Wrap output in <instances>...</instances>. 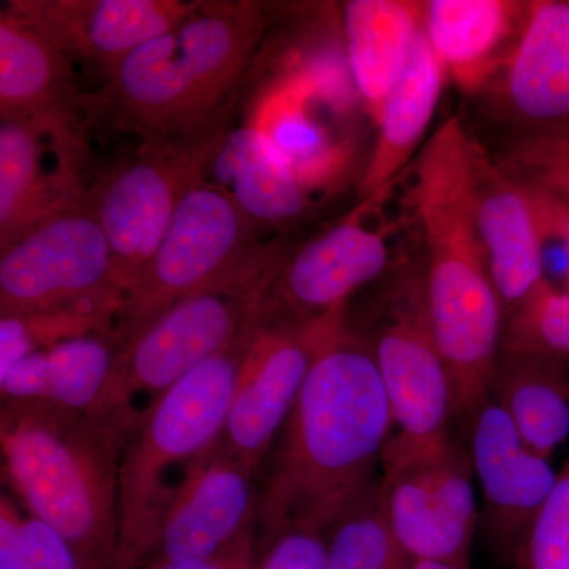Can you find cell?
<instances>
[{
	"instance_id": "2e32d148",
	"label": "cell",
	"mask_w": 569,
	"mask_h": 569,
	"mask_svg": "<svg viewBox=\"0 0 569 569\" xmlns=\"http://www.w3.org/2000/svg\"><path fill=\"white\" fill-rule=\"evenodd\" d=\"M194 6L179 0H9L2 9L71 61L92 63L108 74L146 41L176 28Z\"/></svg>"
},
{
	"instance_id": "5bb4252c",
	"label": "cell",
	"mask_w": 569,
	"mask_h": 569,
	"mask_svg": "<svg viewBox=\"0 0 569 569\" xmlns=\"http://www.w3.org/2000/svg\"><path fill=\"white\" fill-rule=\"evenodd\" d=\"M254 475L217 438L183 468L148 563L216 560L253 537L261 497Z\"/></svg>"
},
{
	"instance_id": "d6a6232c",
	"label": "cell",
	"mask_w": 569,
	"mask_h": 569,
	"mask_svg": "<svg viewBox=\"0 0 569 569\" xmlns=\"http://www.w3.org/2000/svg\"><path fill=\"white\" fill-rule=\"evenodd\" d=\"M257 569H326L323 539L282 531Z\"/></svg>"
},
{
	"instance_id": "44dd1931",
	"label": "cell",
	"mask_w": 569,
	"mask_h": 569,
	"mask_svg": "<svg viewBox=\"0 0 569 569\" xmlns=\"http://www.w3.org/2000/svg\"><path fill=\"white\" fill-rule=\"evenodd\" d=\"M234 198L258 231L287 233L316 209L310 190L274 142L252 126L231 129L208 171Z\"/></svg>"
},
{
	"instance_id": "e575fe53",
	"label": "cell",
	"mask_w": 569,
	"mask_h": 569,
	"mask_svg": "<svg viewBox=\"0 0 569 569\" xmlns=\"http://www.w3.org/2000/svg\"><path fill=\"white\" fill-rule=\"evenodd\" d=\"M146 569H257L253 537L246 539L238 548L216 560L201 561V563H162V561H152V563L146 565Z\"/></svg>"
},
{
	"instance_id": "83f0119b",
	"label": "cell",
	"mask_w": 569,
	"mask_h": 569,
	"mask_svg": "<svg viewBox=\"0 0 569 569\" xmlns=\"http://www.w3.org/2000/svg\"><path fill=\"white\" fill-rule=\"evenodd\" d=\"M326 569H408L383 507L378 481L340 515L323 537Z\"/></svg>"
},
{
	"instance_id": "7a4b0ae2",
	"label": "cell",
	"mask_w": 569,
	"mask_h": 569,
	"mask_svg": "<svg viewBox=\"0 0 569 569\" xmlns=\"http://www.w3.org/2000/svg\"><path fill=\"white\" fill-rule=\"evenodd\" d=\"M470 142L459 118L441 123L415 157L410 194L425 239L430 323L451 378L456 419L466 425L490 396L507 326L475 220Z\"/></svg>"
},
{
	"instance_id": "ffe728a7",
	"label": "cell",
	"mask_w": 569,
	"mask_h": 569,
	"mask_svg": "<svg viewBox=\"0 0 569 569\" xmlns=\"http://www.w3.org/2000/svg\"><path fill=\"white\" fill-rule=\"evenodd\" d=\"M529 2L429 0L422 29L445 71L463 92H477L503 69L518 43Z\"/></svg>"
},
{
	"instance_id": "4fadbf2b",
	"label": "cell",
	"mask_w": 569,
	"mask_h": 569,
	"mask_svg": "<svg viewBox=\"0 0 569 569\" xmlns=\"http://www.w3.org/2000/svg\"><path fill=\"white\" fill-rule=\"evenodd\" d=\"M82 114L0 121V252L88 194Z\"/></svg>"
},
{
	"instance_id": "9a60e30c",
	"label": "cell",
	"mask_w": 569,
	"mask_h": 569,
	"mask_svg": "<svg viewBox=\"0 0 569 569\" xmlns=\"http://www.w3.org/2000/svg\"><path fill=\"white\" fill-rule=\"evenodd\" d=\"M388 193L366 198L346 219L295 249L260 316L298 323L313 320L347 307L351 295L389 274L397 261L392 264L388 230L367 222Z\"/></svg>"
},
{
	"instance_id": "d6986e66",
	"label": "cell",
	"mask_w": 569,
	"mask_h": 569,
	"mask_svg": "<svg viewBox=\"0 0 569 569\" xmlns=\"http://www.w3.org/2000/svg\"><path fill=\"white\" fill-rule=\"evenodd\" d=\"M498 73H503V99L520 126L518 134L569 127L567 0L529 2L518 43Z\"/></svg>"
},
{
	"instance_id": "4dcf8cb0",
	"label": "cell",
	"mask_w": 569,
	"mask_h": 569,
	"mask_svg": "<svg viewBox=\"0 0 569 569\" xmlns=\"http://www.w3.org/2000/svg\"><path fill=\"white\" fill-rule=\"evenodd\" d=\"M493 157L519 181L539 187L569 203V127L518 134Z\"/></svg>"
},
{
	"instance_id": "4316f807",
	"label": "cell",
	"mask_w": 569,
	"mask_h": 569,
	"mask_svg": "<svg viewBox=\"0 0 569 569\" xmlns=\"http://www.w3.org/2000/svg\"><path fill=\"white\" fill-rule=\"evenodd\" d=\"M123 299L111 291L52 309L0 316V376L26 356L63 340L114 331Z\"/></svg>"
},
{
	"instance_id": "9c48e42d",
	"label": "cell",
	"mask_w": 569,
	"mask_h": 569,
	"mask_svg": "<svg viewBox=\"0 0 569 569\" xmlns=\"http://www.w3.org/2000/svg\"><path fill=\"white\" fill-rule=\"evenodd\" d=\"M290 253L280 254L238 282L176 302L127 337L93 408L133 410L134 396L163 395L197 367L222 353L258 320L266 296Z\"/></svg>"
},
{
	"instance_id": "7c38bea8",
	"label": "cell",
	"mask_w": 569,
	"mask_h": 569,
	"mask_svg": "<svg viewBox=\"0 0 569 569\" xmlns=\"http://www.w3.org/2000/svg\"><path fill=\"white\" fill-rule=\"evenodd\" d=\"M111 291L122 293L88 194L0 252V316L52 309Z\"/></svg>"
},
{
	"instance_id": "7402d4cb",
	"label": "cell",
	"mask_w": 569,
	"mask_h": 569,
	"mask_svg": "<svg viewBox=\"0 0 569 569\" xmlns=\"http://www.w3.org/2000/svg\"><path fill=\"white\" fill-rule=\"evenodd\" d=\"M73 61L10 11H0V121L82 114ZM84 116V114H82Z\"/></svg>"
},
{
	"instance_id": "f1b7e54d",
	"label": "cell",
	"mask_w": 569,
	"mask_h": 569,
	"mask_svg": "<svg viewBox=\"0 0 569 569\" xmlns=\"http://www.w3.org/2000/svg\"><path fill=\"white\" fill-rule=\"evenodd\" d=\"M0 569H86L73 546L7 493L0 497Z\"/></svg>"
},
{
	"instance_id": "ba28073f",
	"label": "cell",
	"mask_w": 569,
	"mask_h": 569,
	"mask_svg": "<svg viewBox=\"0 0 569 569\" xmlns=\"http://www.w3.org/2000/svg\"><path fill=\"white\" fill-rule=\"evenodd\" d=\"M233 114L186 137L142 141L132 157L89 186L88 201L107 236L123 296L151 263L183 197L208 179L213 157L233 129Z\"/></svg>"
},
{
	"instance_id": "277c9868",
	"label": "cell",
	"mask_w": 569,
	"mask_h": 569,
	"mask_svg": "<svg viewBox=\"0 0 569 569\" xmlns=\"http://www.w3.org/2000/svg\"><path fill=\"white\" fill-rule=\"evenodd\" d=\"M140 411L71 410L3 400V481L29 515L58 530L86 569H112L119 538V470Z\"/></svg>"
},
{
	"instance_id": "ac0fdd59",
	"label": "cell",
	"mask_w": 569,
	"mask_h": 569,
	"mask_svg": "<svg viewBox=\"0 0 569 569\" xmlns=\"http://www.w3.org/2000/svg\"><path fill=\"white\" fill-rule=\"evenodd\" d=\"M467 426L468 456L490 531L500 548L516 556L559 471L550 466V459L526 443L490 396Z\"/></svg>"
},
{
	"instance_id": "603a6c76",
	"label": "cell",
	"mask_w": 569,
	"mask_h": 569,
	"mask_svg": "<svg viewBox=\"0 0 569 569\" xmlns=\"http://www.w3.org/2000/svg\"><path fill=\"white\" fill-rule=\"evenodd\" d=\"M422 13L425 2L410 0H350L340 9L351 78L376 123L410 61Z\"/></svg>"
},
{
	"instance_id": "836d02e7",
	"label": "cell",
	"mask_w": 569,
	"mask_h": 569,
	"mask_svg": "<svg viewBox=\"0 0 569 569\" xmlns=\"http://www.w3.org/2000/svg\"><path fill=\"white\" fill-rule=\"evenodd\" d=\"M522 186L526 187L531 204H533L545 242L548 241V239H557V241H560L561 244L567 247L569 257L568 201L561 200V198L546 192V190L539 189V187L531 186V183L522 182Z\"/></svg>"
},
{
	"instance_id": "8fae6325",
	"label": "cell",
	"mask_w": 569,
	"mask_h": 569,
	"mask_svg": "<svg viewBox=\"0 0 569 569\" xmlns=\"http://www.w3.org/2000/svg\"><path fill=\"white\" fill-rule=\"evenodd\" d=\"M381 470V507L408 559L470 567L478 508L468 451L452 440L383 459Z\"/></svg>"
},
{
	"instance_id": "52a82bcc",
	"label": "cell",
	"mask_w": 569,
	"mask_h": 569,
	"mask_svg": "<svg viewBox=\"0 0 569 569\" xmlns=\"http://www.w3.org/2000/svg\"><path fill=\"white\" fill-rule=\"evenodd\" d=\"M376 310L366 339L395 419L383 459L443 447L452 441L455 392L430 323L422 258L397 261Z\"/></svg>"
},
{
	"instance_id": "d4e9b609",
	"label": "cell",
	"mask_w": 569,
	"mask_h": 569,
	"mask_svg": "<svg viewBox=\"0 0 569 569\" xmlns=\"http://www.w3.org/2000/svg\"><path fill=\"white\" fill-rule=\"evenodd\" d=\"M490 397L545 458L568 440L569 356L503 347Z\"/></svg>"
},
{
	"instance_id": "5b68a950",
	"label": "cell",
	"mask_w": 569,
	"mask_h": 569,
	"mask_svg": "<svg viewBox=\"0 0 569 569\" xmlns=\"http://www.w3.org/2000/svg\"><path fill=\"white\" fill-rule=\"evenodd\" d=\"M257 321L138 413L119 470V538L112 569H140L151 559L174 492L168 471L192 462L222 436Z\"/></svg>"
},
{
	"instance_id": "30bf717a",
	"label": "cell",
	"mask_w": 569,
	"mask_h": 569,
	"mask_svg": "<svg viewBox=\"0 0 569 569\" xmlns=\"http://www.w3.org/2000/svg\"><path fill=\"white\" fill-rule=\"evenodd\" d=\"M347 325V307L309 321L260 316L220 441L258 471L293 410L318 356Z\"/></svg>"
},
{
	"instance_id": "8992f818",
	"label": "cell",
	"mask_w": 569,
	"mask_h": 569,
	"mask_svg": "<svg viewBox=\"0 0 569 569\" xmlns=\"http://www.w3.org/2000/svg\"><path fill=\"white\" fill-rule=\"evenodd\" d=\"M258 233L224 187L209 179L198 182L123 299L116 325L121 343L176 302L238 282L288 249L283 238L260 242Z\"/></svg>"
},
{
	"instance_id": "e0dca14e",
	"label": "cell",
	"mask_w": 569,
	"mask_h": 569,
	"mask_svg": "<svg viewBox=\"0 0 569 569\" xmlns=\"http://www.w3.org/2000/svg\"><path fill=\"white\" fill-rule=\"evenodd\" d=\"M470 179L479 238L508 318L546 280L545 238L526 187L475 137Z\"/></svg>"
},
{
	"instance_id": "6da1fadb",
	"label": "cell",
	"mask_w": 569,
	"mask_h": 569,
	"mask_svg": "<svg viewBox=\"0 0 569 569\" xmlns=\"http://www.w3.org/2000/svg\"><path fill=\"white\" fill-rule=\"evenodd\" d=\"M395 419L366 336L343 326L299 392L277 438L260 518L269 537L323 539L373 481Z\"/></svg>"
},
{
	"instance_id": "1f68e13d",
	"label": "cell",
	"mask_w": 569,
	"mask_h": 569,
	"mask_svg": "<svg viewBox=\"0 0 569 569\" xmlns=\"http://www.w3.org/2000/svg\"><path fill=\"white\" fill-rule=\"evenodd\" d=\"M516 560L519 569H569V455Z\"/></svg>"
},
{
	"instance_id": "484cf974",
	"label": "cell",
	"mask_w": 569,
	"mask_h": 569,
	"mask_svg": "<svg viewBox=\"0 0 569 569\" xmlns=\"http://www.w3.org/2000/svg\"><path fill=\"white\" fill-rule=\"evenodd\" d=\"M121 339L111 332L74 337L36 351L0 376L3 400H36L91 410L110 380Z\"/></svg>"
},
{
	"instance_id": "f546056e",
	"label": "cell",
	"mask_w": 569,
	"mask_h": 569,
	"mask_svg": "<svg viewBox=\"0 0 569 569\" xmlns=\"http://www.w3.org/2000/svg\"><path fill=\"white\" fill-rule=\"evenodd\" d=\"M503 347L569 356V279L565 288L542 280L507 318Z\"/></svg>"
},
{
	"instance_id": "d590c367",
	"label": "cell",
	"mask_w": 569,
	"mask_h": 569,
	"mask_svg": "<svg viewBox=\"0 0 569 569\" xmlns=\"http://www.w3.org/2000/svg\"><path fill=\"white\" fill-rule=\"evenodd\" d=\"M408 569H470L463 565L445 563V561H411Z\"/></svg>"
},
{
	"instance_id": "3957f363",
	"label": "cell",
	"mask_w": 569,
	"mask_h": 569,
	"mask_svg": "<svg viewBox=\"0 0 569 569\" xmlns=\"http://www.w3.org/2000/svg\"><path fill=\"white\" fill-rule=\"evenodd\" d=\"M253 0H198L171 31L146 41L84 93L89 126L142 141L200 132L236 110L239 91L269 26Z\"/></svg>"
},
{
	"instance_id": "cb8c5ba5",
	"label": "cell",
	"mask_w": 569,
	"mask_h": 569,
	"mask_svg": "<svg viewBox=\"0 0 569 569\" xmlns=\"http://www.w3.org/2000/svg\"><path fill=\"white\" fill-rule=\"evenodd\" d=\"M445 74L447 71L421 26L410 61L377 121L376 148L359 182V192L365 200L388 193L400 171L406 170L436 114Z\"/></svg>"
}]
</instances>
